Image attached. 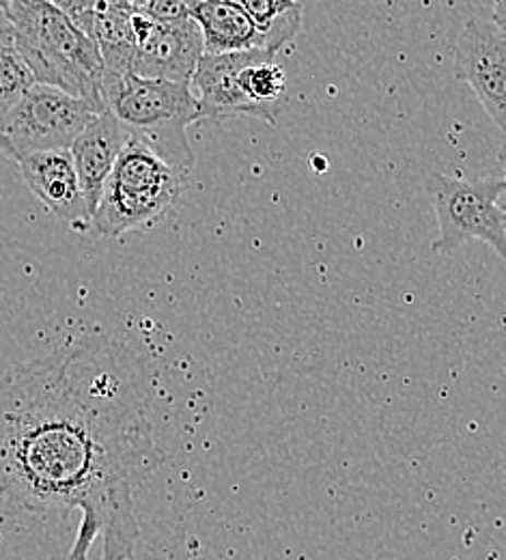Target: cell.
I'll return each mask as SVG.
<instances>
[{
    "label": "cell",
    "instance_id": "cell-1",
    "mask_svg": "<svg viewBox=\"0 0 506 560\" xmlns=\"http://www.w3.org/2000/svg\"><path fill=\"white\" fill-rule=\"evenodd\" d=\"M145 360L93 337L0 377V502L78 511L70 560H132L141 541L134 493L164 462Z\"/></svg>",
    "mask_w": 506,
    "mask_h": 560
},
{
    "label": "cell",
    "instance_id": "cell-2",
    "mask_svg": "<svg viewBox=\"0 0 506 560\" xmlns=\"http://www.w3.org/2000/svg\"><path fill=\"white\" fill-rule=\"evenodd\" d=\"M0 9L37 84L102 108V55L68 13L46 0H0Z\"/></svg>",
    "mask_w": 506,
    "mask_h": 560
},
{
    "label": "cell",
    "instance_id": "cell-3",
    "mask_svg": "<svg viewBox=\"0 0 506 560\" xmlns=\"http://www.w3.org/2000/svg\"><path fill=\"white\" fill-rule=\"evenodd\" d=\"M99 102L128 139L149 147L168 166L188 175L197 155L188 140V128L201 121V110L190 82H168L123 75H102Z\"/></svg>",
    "mask_w": 506,
    "mask_h": 560
},
{
    "label": "cell",
    "instance_id": "cell-4",
    "mask_svg": "<svg viewBox=\"0 0 506 560\" xmlns=\"http://www.w3.org/2000/svg\"><path fill=\"white\" fill-rule=\"evenodd\" d=\"M186 175L168 166L139 140L121 149L91 215V229L104 237H121L149 229L179 199Z\"/></svg>",
    "mask_w": 506,
    "mask_h": 560
},
{
    "label": "cell",
    "instance_id": "cell-5",
    "mask_svg": "<svg viewBox=\"0 0 506 560\" xmlns=\"http://www.w3.org/2000/svg\"><path fill=\"white\" fill-rule=\"evenodd\" d=\"M505 190L503 179H463L434 173L427 192L439 224L435 253H452L472 240H481L505 259Z\"/></svg>",
    "mask_w": 506,
    "mask_h": 560
},
{
    "label": "cell",
    "instance_id": "cell-6",
    "mask_svg": "<svg viewBox=\"0 0 506 560\" xmlns=\"http://www.w3.org/2000/svg\"><path fill=\"white\" fill-rule=\"evenodd\" d=\"M104 113L99 106L46 84H33L2 117L0 135L17 162L31 153L70 151L73 140Z\"/></svg>",
    "mask_w": 506,
    "mask_h": 560
},
{
    "label": "cell",
    "instance_id": "cell-7",
    "mask_svg": "<svg viewBox=\"0 0 506 560\" xmlns=\"http://www.w3.org/2000/svg\"><path fill=\"white\" fill-rule=\"evenodd\" d=\"M455 80L472 86L490 119L506 128V33L492 18L470 20L455 44Z\"/></svg>",
    "mask_w": 506,
    "mask_h": 560
},
{
    "label": "cell",
    "instance_id": "cell-8",
    "mask_svg": "<svg viewBox=\"0 0 506 560\" xmlns=\"http://www.w3.org/2000/svg\"><path fill=\"white\" fill-rule=\"evenodd\" d=\"M134 55L130 71L139 78L190 82L203 57L201 28L192 18L153 22L132 11Z\"/></svg>",
    "mask_w": 506,
    "mask_h": 560
},
{
    "label": "cell",
    "instance_id": "cell-9",
    "mask_svg": "<svg viewBox=\"0 0 506 560\" xmlns=\"http://www.w3.org/2000/svg\"><path fill=\"white\" fill-rule=\"evenodd\" d=\"M270 50H246L208 55L203 52L195 75L190 80L192 93L197 95L201 121H214L222 117H255L276 126L274 108L255 104L239 89V71Z\"/></svg>",
    "mask_w": 506,
    "mask_h": 560
},
{
    "label": "cell",
    "instance_id": "cell-10",
    "mask_svg": "<svg viewBox=\"0 0 506 560\" xmlns=\"http://www.w3.org/2000/svg\"><path fill=\"white\" fill-rule=\"evenodd\" d=\"M17 164L28 190L59 220L78 231L91 229V213L80 190L70 151L31 153L20 158Z\"/></svg>",
    "mask_w": 506,
    "mask_h": 560
},
{
    "label": "cell",
    "instance_id": "cell-11",
    "mask_svg": "<svg viewBox=\"0 0 506 560\" xmlns=\"http://www.w3.org/2000/svg\"><path fill=\"white\" fill-rule=\"evenodd\" d=\"M128 140L130 139L119 121L104 110L84 128V132L70 147L80 190L91 215L97 208L102 188Z\"/></svg>",
    "mask_w": 506,
    "mask_h": 560
},
{
    "label": "cell",
    "instance_id": "cell-12",
    "mask_svg": "<svg viewBox=\"0 0 506 560\" xmlns=\"http://www.w3.org/2000/svg\"><path fill=\"white\" fill-rule=\"evenodd\" d=\"M186 4L190 18L201 28L203 50L208 55L246 50L276 52L242 4L228 0H186Z\"/></svg>",
    "mask_w": 506,
    "mask_h": 560
},
{
    "label": "cell",
    "instance_id": "cell-13",
    "mask_svg": "<svg viewBox=\"0 0 506 560\" xmlns=\"http://www.w3.org/2000/svg\"><path fill=\"white\" fill-rule=\"evenodd\" d=\"M33 84L35 78L15 46L9 24L0 26V121Z\"/></svg>",
    "mask_w": 506,
    "mask_h": 560
},
{
    "label": "cell",
    "instance_id": "cell-14",
    "mask_svg": "<svg viewBox=\"0 0 506 560\" xmlns=\"http://www.w3.org/2000/svg\"><path fill=\"white\" fill-rule=\"evenodd\" d=\"M239 89L255 104L272 106L285 91V71L276 63V52H263L239 71Z\"/></svg>",
    "mask_w": 506,
    "mask_h": 560
},
{
    "label": "cell",
    "instance_id": "cell-15",
    "mask_svg": "<svg viewBox=\"0 0 506 560\" xmlns=\"http://www.w3.org/2000/svg\"><path fill=\"white\" fill-rule=\"evenodd\" d=\"M134 13H141L153 22H177L190 18L186 0H145L134 9Z\"/></svg>",
    "mask_w": 506,
    "mask_h": 560
},
{
    "label": "cell",
    "instance_id": "cell-16",
    "mask_svg": "<svg viewBox=\"0 0 506 560\" xmlns=\"http://www.w3.org/2000/svg\"><path fill=\"white\" fill-rule=\"evenodd\" d=\"M46 2H50L57 9H61L72 20H78L80 15H84L86 11H91L95 7V0H46Z\"/></svg>",
    "mask_w": 506,
    "mask_h": 560
},
{
    "label": "cell",
    "instance_id": "cell-17",
    "mask_svg": "<svg viewBox=\"0 0 506 560\" xmlns=\"http://www.w3.org/2000/svg\"><path fill=\"white\" fill-rule=\"evenodd\" d=\"M505 11V0H496V11H494V18H492V20H494L496 24H501V26H506Z\"/></svg>",
    "mask_w": 506,
    "mask_h": 560
},
{
    "label": "cell",
    "instance_id": "cell-18",
    "mask_svg": "<svg viewBox=\"0 0 506 560\" xmlns=\"http://www.w3.org/2000/svg\"><path fill=\"white\" fill-rule=\"evenodd\" d=\"M228 2H237V4H242V0H228Z\"/></svg>",
    "mask_w": 506,
    "mask_h": 560
}]
</instances>
